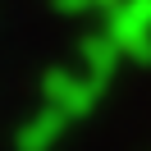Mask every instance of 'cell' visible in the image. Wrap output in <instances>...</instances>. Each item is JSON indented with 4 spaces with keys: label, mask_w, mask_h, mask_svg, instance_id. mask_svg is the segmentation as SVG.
<instances>
[]
</instances>
